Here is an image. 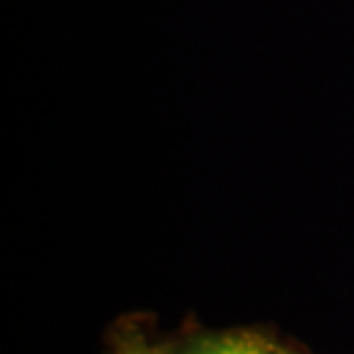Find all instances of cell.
<instances>
[{
    "instance_id": "1",
    "label": "cell",
    "mask_w": 354,
    "mask_h": 354,
    "mask_svg": "<svg viewBox=\"0 0 354 354\" xmlns=\"http://www.w3.org/2000/svg\"><path fill=\"white\" fill-rule=\"evenodd\" d=\"M177 354H301L260 329H198L173 343Z\"/></svg>"
},
{
    "instance_id": "2",
    "label": "cell",
    "mask_w": 354,
    "mask_h": 354,
    "mask_svg": "<svg viewBox=\"0 0 354 354\" xmlns=\"http://www.w3.org/2000/svg\"><path fill=\"white\" fill-rule=\"evenodd\" d=\"M106 354H177L173 343H159L133 320H118L106 338Z\"/></svg>"
}]
</instances>
